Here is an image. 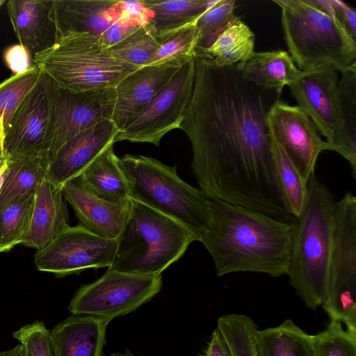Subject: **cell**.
<instances>
[{
	"instance_id": "28",
	"label": "cell",
	"mask_w": 356,
	"mask_h": 356,
	"mask_svg": "<svg viewBox=\"0 0 356 356\" xmlns=\"http://www.w3.org/2000/svg\"><path fill=\"white\" fill-rule=\"evenodd\" d=\"M47 165L38 159L8 160V167L0 188V212L28 193L35 191L44 180Z\"/></svg>"
},
{
	"instance_id": "19",
	"label": "cell",
	"mask_w": 356,
	"mask_h": 356,
	"mask_svg": "<svg viewBox=\"0 0 356 356\" xmlns=\"http://www.w3.org/2000/svg\"><path fill=\"white\" fill-rule=\"evenodd\" d=\"M53 0H9L6 8L19 43L33 58L51 48L58 39L52 17Z\"/></svg>"
},
{
	"instance_id": "41",
	"label": "cell",
	"mask_w": 356,
	"mask_h": 356,
	"mask_svg": "<svg viewBox=\"0 0 356 356\" xmlns=\"http://www.w3.org/2000/svg\"><path fill=\"white\" fill-rule=\"evenodd\" d=\"M204 356H232L226 341L217 328L212 332Z\"/></svg>"
},
{
	"instance_id": "3",
	"label": "cell",
	"mask_w": 356,
	"mask_h": 356,
	"mask_svg": "<svg viewBox=\"0 0 356 356\" xmlns=\"http://www.w3.org/2000/svg\"><path fill=\"white\" fill-rule=\"evenodd\" d=\"M336 202L334 195L314 173L307 183L302 210L291 222L286 275L310 309L321 306L326 295Z\"/></svg>"
},
{
	"instance_id": "31",
	"label": "cell",
	"mask_w": 356,
	"mask_h": 356,
	"mask_svg": "<svg viewBox=\"0 0 356 356\" xmlns=\"http://www.w3.org/2000/svg\"><path fill=\"white\" fill-rule=\"evenodd\" d=\"M234 0H216L196 21V56L209 49L218 36L236 19Z\"/></svg>"
},
{
	"instance_id": "14",
	"label": "cell",
	"mask_w": 356,
	"mask_h": 356,
	"mask_svg": "<svg viewBox=\"0 0 356 356\" xmlns=\"http://www.w3.org/2000/svg\"><path fill=\"white\" fill-rule=\"evenodd\" d=\"M266 124L271 137L307 185L314 173L319 154L325 150L333 151L332 147L320 137L314 124L301 108L281 99L275 100L270 106Z\"/></svg>"
},
{
	"instance_id": "10",
	"label": "cell",
	"mask_w": 356,
	"mask_h": 356,
	"mask_svg": "<svg viewBox=\"0 0 356 356\" xmlns=\"http://www.w3.org/2000/svg\"><path fill=\"white\" fill-rule=\"evenodd\" d=\"M162 284L161 274L127 273L108 268L99 278L76 291L67 309L74 315H90L111 322L149 302Z\"/></svg>"
},
{
	"instance_id": "11",
	"label": "cell",
	"mask_w": 356,
	"mask_h": 356,
	"mask_svg": "<svg viewBox=\"0 0 356 356\" xmlns=\"http://www.w3.org/2000/svg\"><path fill=\"white\" fill-rule=\"evenodd\" d=\"M49 117L47 163L70 140L101 121L111 119L114 88L74 92L59 86L48 75Z\"/></svg>"
},
{
	"instance_id": "30",
	"label": "cell",
	"mask_w": 356,
	"mask_h": 356,
	"mask_svg": "<svg viewBox=\"0 0 356 356\" xmlns=\"http://www.w3.org/2000/svg\"><path fill=\"white\" fill-rule=\"evenodd\" d=\"M232 356H257L256 334L258 327L249 316L229 314L218 318L217 327Z\"/></svg>"
},
{
	"instance_id": "46",
	"label": "cell",
	"mask_w": 356,
	"mask_h": 356,
	"mask_svg": "<svg viewBox=\"0 0 356 356\" xmlns=\"http://www.w3.org/2000/svg\"><path fill=\"white\" fill-rule=\"evenodd\" d=\"M5 0H0V8L1 7V6L5 3Z\"/></svg>"
},
{
	"instance_id": "39",
	"label": "cell",
	"mask_w": 356,
	"mask_h": 356,
	"mask_svg": "<svg viewBox=\"0 0 356 356\" xmlns=\"http://www.w3.org/2000/svg\"><path fill=\"white\" fill-rule=\"evenodd\" d=\"M329 12L349 34L356 40V11L345 2L339 0H316Z\"/></svg>"
},
{
	"instance_id": "37",
	"label": "cell",
	"mask_w": 356,
	"mask_h": 356,
	"mask_svg": "<svg viewBox=\"0 0 356 356\" xmlns=\"http://www.w3.org/2000/svg\"><path fill=\"white\" fill-rule=\"evenodd\" d=\"M13 336L22 346L26 356H54L50 331L42 321L26 325Z\"/></svg>"
},
{
	"instance_id": "7",
	"label": "cell",
	"mask_w": 356,
	"mask_h": 356,
	"mask_svg": "<svg viewBox=\"0 0 356 356\" xmlns=\"http://www.w3.org/2000/svg\"><path fill=\"white\" fill-rule=\"evenodd\" d=\"M33 62L59 86L74 92L115 88L138 68L114 58L99 37L89 33L59 37Z\"/></svg>"
},
{
	"instance_id": "1",
	"label": "cell",
	"mask_w": 356,
	"mask_h": 356,
	"mask_svg": "<svg viewBox=\"0 0 356 356\" xmlns=\"http://www.w3.org/2000/svg\"><path fill=\"white\" fill-rule=\"evenodd\" d=\"M194 59L193 91L179 129L191 142L200 191L209 200L291 222L266 124V90L245 81L236 65Z\"/></svg>"
},
{
	"instance_id": "42",
	"label": "cell",
	"mask_w": 356,
	"mask_h": 356,
	"mask_svg": "<svg viewBox=\"0 0 356 356\" xmlns=\"http://www.w3.org/2000/svg\"><path fill=\"white\" fill-rule=\"evenodd\" d=\"M0 356H26V354L22 346L19 344L11 349L0 352Z\"/></svg>"
},
{
	"instance_id": "22",
	"label": "cell",
	"mask_w": 356,
	"mask_h": 356,
	"mask_svg": "<svg viewBox=\"0 0 356 356\" xmlns=\"http://www.w3.org/2000/svg\"><path fill=\"white\" fill-rule=\"evenodd\" d=\"M61 188L47 180L35 193V200L28 232L21 244L42 250L69 227V213Z\"/></svg>"
},
{
	"instance_id": "13",
	"label": "cell",
	"mask_w": 356,
	"mask_h": 356,
	"mask_svg": "<svg viewBox=\"0 0 356 356\" xmlns=\"http://www.w3.org/2000/svg\"><path fill=\"white\" fill-rule=\"evenodd\" d=\"M118 238L99 236L81 225L69 226L48 245L37 250L34 263L40 271L57 277L79 275L90 268L110 267L114 259Z\"/></svg>"
},
{
	"instance_id": "27",
	"label": "cell",
	"mask_w": 356,
	"mask_h": 356,
	"mask_svg": "<svg viewBox=\"0 0 356 356\" xmlns=\"http://www.w3.org/2000/svg\"><path fill=\"white\" fill-rule=\"evenodd\" d=\"M255 35L238 17L200 56L211 59L219 67L246 61L254 51Z\"/></svg>"
},
{
	"instance_id": "17",
	"label": "cell",
	"mask_w": 356,
	"mask_h": 356,
	"mask_svg": "<svg viewBox=\"0 0 356 356\" xmlns=\"http://www.w3.org/2000/svg\"><path fill=\"white\" fill-rule=\"evenodd\" d=\"M182 65L165 63L140 67L116 85L111 120L120 131L145 109Z\"/></svg>"
},
{
	"instance_id": "16",
	"label": "cell",
	"mask_w": 356,
	"mask_h": 356,
	"mask_svg": "<svg viewBox=\"0 0 356 356\" xmlns=\"http://www.w3.org/2000/svg\"><path fill=\"white\" fill-rule=\"evenodd\" d=\"M120 130L111 119L104 120L67 141L46 168L44 179L61 188L73 179L108 146Z\"/></svg>"
},
{
	"instance_id": "6",
	"label": "cell",
	"mask_w": 356,
	"mask_h": 356,
	"mask_svg": "<svg viewBox=\"0 0 356 356\" xmlns=\"http://www.w3.org/2000/svg\"><path fill=\"white\" fill-rule=\"evenodd\" d=\"M131 201L130 211L108 268L127 273L160 275L197 239L179 222Z\"/></svg>"
},
{
	"instance_id": "43",
	"label": "cell",
	"mask_w": 356,
	"mask_h": 356,
	"mask_svg": "<svg viewBox=\"0 0 356 356\" xmlns=\"http://www.w3.org/2000/svg\"><path fill=\"white\" fill-rule=\"evenodd\" d=\"M8 167V159L4 157L0 159V188L3 183Z\"/></svg>"
},
{
	"instance_id": "23",
	"label": "cell",
	"mask_w": 356,
	"mask_h": 356,
	"mask_svg": "<svg viewBox=\"0 0 356 356\" xmlns=\"http://www.w3.org/2000/svg\"><path fill=\"white\" fill-rule=\"evenodd\" d=\"M236 65L245 81L266 90H274L278 95L305 72L299 70L284 50L254 51L246 61Z\"/></svg>"
},
{
	"instance_id": "9",
	"label": "cell",
	"mask_w": 356,
	"mask_h": 356,
	"mask_svg": "<svg viewBox=\"0 0 356 356\" xmlns=\"http://www.w3.org/2000/svg\"><path fill=\"white\" fill-rule=\"evenodd\" d=\"M336 70L322 67L306 71L289 88L298 106L309 116L318 132L350 164L356 179V138L348 132L342 113Z\"/></svg>"
},
{
	"instance_id": "20",
	"label": "cell",
	"mask_w": 356,
	"mask_h": 356,
	"mask_svg": "<svg viewBox=\"0 0 356 356\" xmlns=\"http://www.w3.org/2000/svg\"><path fill=\"white\" fill-rule=\"evenodd\" d=\"M122 13V1L53 0L58 38L81 33L99 36Z\"/></svg>"
},
{
	"instance_id": "5",
	"label": "cell",
	"mask_w": 356,
	"mask_h": 356,
	"mask_svg": "<svg viewBox=\"0 0 356 356\" xmlns=\"http://www.w3.org/2000/svg\"><path fill=\"white\" fill-rule=\"evenodd\" d=\"M118 161L131 200L179 222L199 241L211 220L209 200L200 189L183 181L176 165H167L154 158L125 154Z\"/></svg>"
},
{
	"instance_id": "18",
	"label": "cell",
	"mask_w": 356,
	"mask_h": 356,
	"mask_svg": "<svg viewBox=\"0 0 356 356\" xmlns=\"http://www.w3.org/2000/svg\"><path fill=\"white\" fill-rule=\"evenodd\" d=\"M61 192L80 225L99 236L118 238L130 211L131 200L122 202L103 200L89 191L78 177L64 184Z\"/></svg>"
},
{
	"instance_id": "25",
	"label": "cell",
	"mask_w": 356,
	"mask_h": 356,
	"mask_svg": "<svg viewBox=\"0 0 356 356\" xmlns=\"http://www.w3.org/2000/svg\"><path fill=\"white\" fill-rule=\"evenodd\" d=\"M216 1L144 0L142 1L144 6L152 14L147 25L159 38L196 22Z\"/></svg>"
},
{
	"instance_id": "35",
	"label": "cell",
	"mask_w": 356,
	"mask_h": 356,
	"mask_svg": "<svg viewBox=\"0 0 356 356\" xmlns=\"http://www.w3.org/2000/svg\"><path fill=\"white\" fill-rule=\"evenodd\" d=\"M315 356H356V334L338 321H330L325 330L313 335Z\"/></svg>"
},
{
	"instance_id": "40",
	"label": "cell",
	"mask_w": 356,
	"mask_h": 356,
	"mask_svg": "<svg viewBox=\"0 0 356 356\" xmlns=\"http://www.w3.org/2000/svg\"><path fill=\"white\" fill-rule=\"evenodd\" d=\"M3 59L12 75L23 74L33 65L31 53L19 43L7 47L3 51Z\"/></svg>"
},
{
	"instance_id": "4",
	"label": "cell",
	"mask_w": 356,
	"mask_h": 356,
	"mask_svg": "<svg viewBox=\"0 0 356 356\" xmlns=\"http://www.w3.org/2000/svg\"><path fill=\"white\" fill-rule=\"evenodd\" d=\"M289 54L301 71L329 67L340 73L356 63V40L316 0H274Z\"/></svg>"
},
{
	"instance_id": "12",
	"label": "cell",
	"mask_w": 356,
	"mask_h": 356,
	"mask_svg": "<svg viewBox=\"0 0 356 356\" xmlns=\"http://www.w3.org/2000/svg\"><path fill=\"white\" fill-rule=\"evenodd\" d=\"M194 58L184 63L145 109L118 132L115 143L127 140L159 146L167 133L179 129L193 91Z\"/></svg>"
},
{
	"instance_id": "29",
	"label": "cell",
	"mask_w": 356,
	"mask_h": 356,
	"mask_svg": "<svg viewBox=\"0 0 356 356\" xmlns=\"http://www.w3.org/2000/svg\"><path fill=\"white\" fill-rule=\"evenodd\" d=\"M35 191L23 195L0 212V252L21 244L26 236L31 222Z\"/></svg>"
},
{
	"instance_id": "21",
	"label": "cell",
	"mask_w": 356,
	"mask_h": 356,
	"mask_svg": "<svg viewBox=\"0 0 356 356\" xmlns=\"http://www.w3.org/2000/svg\"><path fill=\"white\" fill-rule=\"evenodd\" d=\"M110 322L90 315H73L50 331L54 356H104Z\"/></svg>"
},
{
	"instance_id": "15",
	"label": "cell",
	"mask_w": 356,
	"mask_h": 356,
	"mask_svg": "<svg viewBox=\"0 0 356 356\" xmlns=\"http://www.w3.org/2000/svg\"><path fill=\"white\" fill-rule=\"evenodd\" d=\"M48 117L47 76L41 71L4 126L3 149L8 160L38 159L47 165Z\"/></svg>"
},
{
	"instance_id": "26",
	"label": "cell",
	"mask_w": 356,
	"mask_h": 356,
	"mask_svg": "<svg viewBox=\"0 0 356 356\" xmlns=\"http://www.w3.org/2000/svg\"><path fill=\"white\" fill-rule=\"evenodd\" d=\"M255 342L257 356H315L313 335L291 319L275 327L258 330Z\"/></svg>"
},
{
	"instance_id": "33",
	"label": "cell",
	"mask_w": 356,
	"mask_h": 356,
	"mask_svg": "<svg viewBox=\"0 0 356 356\" xmlns=\"http://www.w3.org/2000/svg\"><path fill=\"white\" fill-rule=\"evenodd\" d=\"M159 46L158 38L147 24L106 49L114 58L140 67L148 64Z\"/></svg>"
},
{
	"instance_id": "38",
	"label": "cell",
	"mask_w": 356,
	"mask_h": 356,
	"mask_svg": "<svg viewBox=\"0 0 356 356\" xmlns=\"http://www.w3.org/2000/svg\"><path fill=\"white\" fill-rule=\"evenodd\" d=\"M142 23L125 13H122L119 19L113 22L99 37L102 46L107 49L135 31Z\"/></svg>"
},
{
	"instance_id": "36",
	"label": "cell",
	"mask_w": 356,
	"mask_h": 356,
	"mask_svg": "<svg viewBox=\"0 0 356 356\" xmlns=\"http://www.w3.org/2000/svg\"><path fill=\"white\" fill-rule=\"evenodd\" d=\"M40 74V70L33 64L26 73L11 75L0 83V120L4 119V126L23 97L36 83Z\"/></svg>"
},
{
	"instance_id": "44",
	"label": "cell",
	"mask_w": 356,
	"mask_h": 356,
	"mask_svg": "<svg viewBox=\"0 0 356 356\" xmlns=\"http://www.w3.org/2000/svg\"><path fill=\"white\" fill-rule=\"evenodd\" d=\"M4 140V119L0 120V159L7 157L3 149ZM8 158V157H7Z\"/></svg>"
},
{
	"instance_id": "8",
	"label": "cell",
	"mask_w": 356,
	"mask_h": 356,
	"mask_svg": "<svg viewBox=\"0 0 356 356\" xmlns=\"http://www.w3.org/2000/svg\"><path fill=\"white\" fill-rule=\"evenodd\" d=\"M356 197L347 192L336 202L327 286L321 305L330 321L356 334Z\"/></svg>"
},
{
	"instance_id": "34",
	"label": "cell",
	"mask_w": 356,
	"mask_h": 356,
	"mask_svg": "<svg viewBox=\"0 0 356 356\" xmlns=\"http://www.w3.org/2000/svg\"><path fill=\"white\" fill-rule=\"evenodd\" d=\"M272 141L280 186L290 211L295 218L298 216L303 207L307 185L303 183L293 163L273 138Z\"/></svg>"
},
{
	"instance_id": "32",
	"label": "cell",
	"mask_w": 356,
	"mask_h": 356,
	"mask_svg": "<svg viewBox=\"0 0 356 356\" xmlns=\"http://www.w3.org/2000/svg\"><path fill=\"white\" fill-rule=\"evenodd\" d=\"M159 48L147 65L165 63L184 65L196 56L197 29L195 22L158 38Z\"/></svg>"
},
{
	"instance_id": "24",
	"label": "cell",
	"mask_w": 356,
	"mask_h": 356,
	"mask_svg": "<svg viewBox=\"0 0 356 356\" xmlns=\"http://www.w3.org/2000/svg\"><path fill=\"white\" fill-rule=\"evenodd\" d=\"M113 145L102 151L78 177L97 197L111 202H122L131 199L128 183L118 164Z\"/></svg>"
},
{
	"instance_id": "45",
	"label": "cell",
	"mask_w": 356,
	"mask_h": 356,
	"mask_svg": "<svg viewBox=\"0 0 356 356\" xmlns=\"http://www.w3.org/2000/svg\"><path fill=\"white\" fill-rule=\"evenodd\" d=\"M110 356H136L131 350L126 349L122 352H115Z\"/></svg>"
},
{
	"instance_id": "2",
	"label": "cell",
	"mask_w": 356,
	"mask_h": 356,
	"mask_svg": "<svg viewBox=\"0 0 356 356\" xmlns=\"http://www.w3.org/2000/svg\"><path fill=\"white\" fill-rule=\"evenodd\" d=\"M211 220L199 241L211 256L216 274L254 272L286 275L291 225L263 213L209 200Z\"/></svg>"
}]
</instances>
